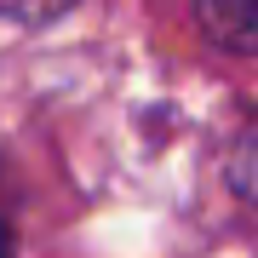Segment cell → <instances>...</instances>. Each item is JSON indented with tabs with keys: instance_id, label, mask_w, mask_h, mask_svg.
<instances>
[{
	"instance_id": "cell-1",
	"label": "cell",
	"mask_w": 258,
	"mask_h": 258,
	"mask_svg": "<svg viewBox=\"0 0 258 258\" xmlns=\"http://www.w3.org/2000/svg\"><path fill=\"white\" fill-rule=\"evenodd\" d=\"M195 23L212 46L258 57V0H195Z\"/></svg>"
},
{
	"instance_id": "cell-4",
	"label": "cell",
	"mask_w": 258,
	"mask_h": 258,
	"mask_svg": "<svg viewBox=\"0 0 258 258\" xmlns=\"http://www.w3.org/2000/svg\"><path fill=\"white\" fill-rule=\"evenodd\" d=\"M0 258H12V235H6V224H0Z\"/></svg>"
},
{
	"instance_id": "cell-3",
	"label": "cell",
	"mask_w": 258,
	"mask_h": 258,
	"mask_svg": "<svg viewBox=\"0 0 258 258\" xmlns=\"http://www.w3.org/2000/svg\"><path fill=\"white\" fill-rule=\"evenodd\" d=\"M230 184L247 195V201H258V132H247L235 149V161H230Z\"/></svg>"
},
{
	"instance_id": "cell-2",
	"label": "cell",
	"mask_w": 258,
	"mask_h": 258,
	"mask_svg": "<svg viewBox=\"0 0 258 258\" xmlns=\"http://www.w3.org/2000/svg\"><path fill=\"white\" fill-rule=\"evenodd\" d=\"M75 6H81V0H0V18H12L23 29H46L57 18H69Z\"/></svg>"
}]
</instances>
